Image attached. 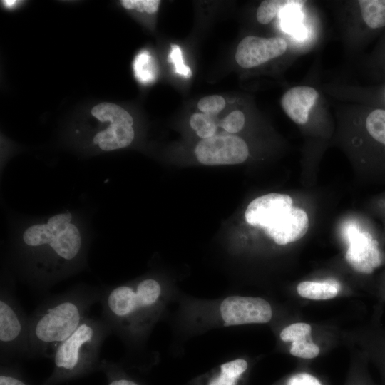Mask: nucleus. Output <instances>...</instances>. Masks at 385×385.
Instances as JSON below:
<instances>
[{
  "mask_svg": "<svg viewBox=\"0 0 385 385\" xmlns=\"http://www.w3.org/2000/svg\"><path fill=\"white\" fill-rule=\"evenodd\" d=\"M86 253L83 234L68 212L29 225L18 237L14 258L26 280L48 287L82 266Z\"/></svg>",
  "mask_w": 385,
  "mask_h": 385,
  "instance_id": "nucleus-1",
  "label": "nucleus"
},
{
  "mask_svg": "<svg viewBox=\"0 0 385 385\" xmlns=\"http://www.w3.org/2000/svg\"><path fill=\"white\" fill-rule=\"evenodd\" d=\"M101 291L78 287L42 302L29 317L28 357L53 359L58 347L88 316Z\"/></svg>",
  "mask_w": 385,
  "mask_h": 385,
  "instance_id": "nucleus-2",
  "label": "nucleus"
},
{
  "mask_svg": "<svg viewBox=\"0 0 385 385\" xmlns=\"http://www.w3.org/2000/svg\"><path fill=\"white\" fill-rule=\"evenodd\" d=\"M162 294L160 284L147 278L136 285H119L101 291L102 318L111 332L137 333L147 326L149 317L158 304Z\"/></svg>",
  "mask_w": 385,
  "mask_h": 385,
  "instance_id": "nucleus-3",
  "label": "nucleus"
},
{
  "mask_svg": "<svg viewBox=\"0 0 385 385\" xmlns=\"http://www.w3.org/2000/svg\"><path fill=\"white\" fill-rule=\"evenodd\" d=\"M111 333L102 317L88 316L56 349L53 371L42 385H57L99 369L101 348Z\"/></svg>",
  "mask_w": 385,
  "mask_h": 385,
  "instance_id": "nucleus-4",
  "label": "nucleus"
},
{
  "mask_svg": "<svg viewBox=\"0 0 385 385\" xmlns=\"http://www.w3.org/2000/svg\"><path fill=\"white\" fill-rule=\"evenodd\" d=\"M292 203L288 195L269 193L253 200L245 217L250 225L263 229L276 244L284 245L301 239L309 227L306 212Z\"/></svg>",
  "mask_w": 385,
  "mask_h": 385,
  "instance_id": "nucleus-5",
  "label": "nucleus"
},
{
  "mask_svg": "<svg viewBox=\"0 0 385 385\" xmlns=\"http://www.w3.org/2000/svg\"><path fill=\"white\" fill-rule=\"evenodd\" d=\"M0 346L4 356L29 354V317L4 289L0 294Z\"/></svg>",
  "mask_w": 385,
  "mask_h": 385,
  "instance_id": "nucleus-6",
  "label": "nucleus"
},
{
  "mask_svg": "<svg viewBox=\"0 0 385 385\" xmlns=\"http://www.w3.org/2000/svg\"><path fill=\"white\" fill-rule=\"evenodd\" d=\"M92 115L101 123H108L103 131L94 135L93 143L103 151H112L128 147L135 137L133 119L118 105L101 103L91 110Z\"/></svg>",
  "mask_w": 385,
  "mask_h": 385,
  "instance_id": "nucleus-7",
  "label": "nucleus"
},
{
  "mask_svg": "<svg viewBox=\"0 0 385 385\" xmlns=\"http://www.w3.org/2000/svg\"><path fill=\"white\" fill-rule=\"evenodd\" d=\"M364 160L376 167L385 166V109L369 104L354 111Z\"/></svg>",
  "mask_w": 385,
  "mask_h": 385,
  "instance_id": "nucleus-8",
  "label": "nucleus"
},
{
  "mask_svg": "<svg viewBox=\"0 0 385 385\" xmlns=\"http://www.w3.org/2000/svg\"><path fill=\"white\" fill-rule=\"evenodd\" d=\"M195 154L203 165H235L247 160L249 149L242 138L230 134H220L200 140L195 147Z\"/></svg>",
  "mask_w": 385,
  "mask_h": 385,
  "instance_id": "nucleus-9",
  "label": "nucleus"
},
{
  "mask_svg": "<svg viewBox=\"0 0 385 385\" xmlns=\"http://www.w3.org/2000/svg\"><path fill=\"white\" fill-rule=\"evenodd\" d=\"M220 313L225 326L267 323L272 317L269 302L260 297L230 296L220 305Z\"/></svg>",
  "mask_w": 385,
  "mask_h": 385,
  "instance_id": "nucleus-10",
  "label": "nucleus"
},
{
  "mask_svg": "<svg viewBox=\"0 0 385 385\" xmlns=\"http://www.w3.org/2000/svg\"><path fill=\"white\" fill-rule=\"evenodd\" d=\"M285 39L279 36H247L239 43L235 60L239 66L251 68L282 56L287 49Z\"/></svg>",
  "mask_w": 385,
  "mask_h": 385,
  "instance_id": "nucleus-11",
  "label": "nucleus"
},
{
  "mask_svg": "<svg viewBox=\"0 0 385 385\" xmlns=\"http://www.w3.org/2000/svg\"><path fill=\"white\" fill-rule=\"evenodd\" d=\"M346 235L349 242L346 261L357 272L372 273L381 264L377 240L369 232L361 231L355 225H349Z\"/></svg>",
  "mask_w": 385,
  "mask_h": 385,
  "instance_id": "nucleus-12",
  "label": "nucleus"
},
{
  "mask_svg": "<svg viewBox=\"0 0 385 385\" xmlns=\"http://www.w3.org/2000/svg\"><path fill=\"white\" fill-rule=\"evenodd\" d=\"M319 98L318 91L310 86H295L287 90L281 98L285 114L296 124L303 125Z\"/></svg>",
  "mask_w": 385,
  "mask_h": 385,
  "instance_id": "nucleus-13",
  "label": "nucleus"
},
{
  "mask_svg": "<svg viewBox=\"0 0 385 385\" xmlns=\"http://www.w3.org/2000/svg\"><path fill=\"white\" fill-rule=\"evenodd\" d=\"M357 6L362 26L369 33L385 29V0H359Z\"/></svg>",
  "mask_w": 385,
  "mask_h": 385,
  "instance_id": "nucleus-14",
  "label": "nucleus"
},
{
  "mask_svg": "<svg viewBox=\"0 0 385 385\" xmlns=\"http://www.w3.org/2000/svg\"><path fill=\"white\" fill-rule=\"evenodd\" d=\"M341 289L340 284L334 279L322 282L304 281L300 282L297 290L304 298L324 300L334 298Z\"/></svg>",
  "mask_w": 385,
  "mask_h": 385,
  "instance_id": "nucleus-15",
  "label": "nucleus"
},
{
  "mask_svg": "<svg viewBox=\"0 0 385 385\" xmlns=\"http://www.w3.org/2000/svg\"><path fill=\"white\" fill-rule=\"evenodd\" d=\"M247 366V362L242 359L226 362L221 366L220 374L212 379L208 385H236Z\"/></svg>",
  "mask_w": 385,
  "mask_h": 385,
  "instance_id": "nucleus-16",
  "label": "nucleus"
},
{
  "mask_svg": "<svg viewBox=\"0 0 385 385\" xmlns=\"http://www.w3.org/2000/svg\"><path fill=\"white\" fill-rule=\"evenodd\" d=\"M304 1L287 0H265L258 6L256 18L259 23L267 24L278 14L279 11L286 6H299L303 5Z\"/></svg>",
  "mask_w": 385,
  "mask_h": 385,
  "instance_id": "nucleus-17",
  "label": "nucleus"
},
{
  "mask_svg": "<svg viewBox=\"0 0 385 385\" xmlns=\"http://www.w3.org/2000/svg\"><path fill=\"white\" fill-rule=\"evenodd\" d=\"M190 125L197 135L206 139L216 135L218 124L215 117L203 113H195L190 118Z\"/></svg>",
  "mask_w": 385,
  "mask_h": 385,
  "instance_id": "nucleus-18",
  "label": "nucleus"
},
{
  "mask_svg": "<svg viewBox=\"0 0 385 385\" xmlns=\"http://www.w3.org/2000/svg\"><path fill=\"white\" fill-rule=\"evenodd\" d=\"M311 326L306 323L292 324L281 332L280 338L286 342H294L297 341L307 339L310 337Z\"/></svg>",
  "mask_w": 385,
  "mask_h": 385,
  "instance_id": "nucleus-19",
  "label": "nucleus"
},
{
  "mask_svg": "<svg viewBox=\"0 0 385 385\" xmlns=\"http://www.w3.org/2000/svg\"><path fill=\"white\" fill-rule=\"evenodd\" d=\"M99 369L106 374L108 381L107 385H139L134 381L120 375L116 366L112 362L101 360Z\"/></svg>",
  "mask_w": 385,
  "mask_h": 385,
  "instance_id": "nucleus-20",
  "label": "nucleus"
},
{
  "mask_svg": "<svg viewBox=\"0 0 385 385\" xmlns=\"http://www.w3.org/2000/svg\"><path fill=\"white\" fill-rule=\"evenodd\" d=\"M225 100L219 95H212L201 98L197 103L198 108L202 113L215 117L225 106Z\"/></svg>",
  "mask_w": 385,
  "mask_h": 385,
  "instance_id": "nucleus-21",
  "label": "nucleus"
},
{
  "mask_svg": "<svg viewBox=\"0 0 385 385\" xmlns=\"http://www.w3.org/2000/svg\"><path fill=\"white\" fill-rule=\"evenodd\" d=\"M319 353V346L312 342L311 339L294 342L290 348V354L303 359H313Z\"/></svg>",
  "mask_w": 385,
  "mask_h": 385,
  "instance_id": "nucleus-22",
  "label": "nucleus"
},
{
  "mask_svg": "<svg viewBox=\"0 0 385 385\" xmlns=\"http://www.w3.org/2000/svg\"><path fill=\"white\" fill-rule=\"evenodd\" d=\"M134 70L137 78L143 82L150 81L153 78L150 58L146 53H140L134 62Z\"/></svg>",
  "mask_w": 385,
  "mask_h": 385,
  "instance_id": "nucleus-23",
  "label": "nucleus"
},
{
  "mask_svg": "<svg viewBox=\"0 0 385 385\" xmlns=\"http://www.w3.org/2000/svg\"><path fill=\"white\" fill-rule=\"evenodd\" d=\"M245 121L244 113L239 110H235L223 118L219 125L229 133H236L243 128Z\"/></svg>",
  "mask_w": 385,
  "mask_h": 385,
  "instance_id": "nucleus-24",
  "label": "nucleus"
},
{
  "mask_svg": "<svg viewBox=\"0 0 385 385\" xmlns=\"http://www.w3.org/2000/svg\"><path fill=\"white\" fill-rule=\"evenodd\" d=\"M121 5L126 9H135L140 12L148 14L155 13L159 8V0H123Z\"/></svg>",
  "mask_w": 385,
  "mask_h": 385,
  "instance_id": "nucleus-25",
  "label": "nucleus"
},
{
  "mask_svg": "<svg viewBox=\"0 0 385 385\" xmlns=\"http://www.w3.org/2000/svg\"><path fill=\"white\" fill-rule=\"evenodd\" d=\"M170 61L173 62L175 67V71L187 78L192 74L189 67L183 63L182 53L180 47L175 44L171 45V51L169 55Z\"/></svg>",
  "mask_w": 385,
  "mask_h": 385,
  "instance_id": "nucleus-26",
  "label": "nucleus"
},
{
  "mask_svg": "<svg viewBox=\"0 0 385 385\" xmlns=\"http://www.w3.org/2000/svg\"><path fill=\"white\" fill-rule=\"evenodd\" d=\"M287 385H322L320 381L312 375L307 373H299L292 376L288 381Z\"/></svg>",
  "mask_w": 385,
  "mask_h": 385,
  "instance_id": "nucleus-27",
  "label": "nucleus"
},
{
  "mask_svg": "<svg viewBox=\"0 0 385 385\" xmlns=\"http://www.w3.org/2000/svg\"><path fill=\"white\" fill-rule=\"evenodd\" d=\"M366 104L378 106L385 109V84L372 91L366 100Z\"/></svg>",
  "mask_w": 385,
  "mask_h": 385,
  "instance_id": "nucleus-28",
  "label": "nucleus"
},
{
  "mask_svg": "<svg viewBox=\"0 0 385 385\" xmlns=\"http://www.w3.org/2000/svg\"><path fill=\"white\" fill-rule=\"evenodd\" d=\"M0 385H28L19 376L9 372L1 371Z\"/></svg>",
  "mask_w": 385,
  "mask_h": 385,
  "instance_id": "nucleus-29",
  "label": "nucleus"
},
{
  "mask_svg": "<svg viewBox=\"0 0 385 385\" xmlns=\"http://www.w3.org/2000/svg\"><path fill=\"white\" fill-rule=\"evenodd\" d=\"M376 65L380 71L385 73V37L376 53Z\"/></svg>",
  "mask_w": 385,
  "mask_h": 385,
  "instance_id": "nucleus-30",
  "label": "nucleus"
},
{
  "mask_svg": "<svg viewBox=\"0 0 385 385\" xmlns=\"http://www.w3.org/2000/svg\"><path fill=\"white\" fill-rule=\"evenodd\" d=\"M2 4L8 9L14 8L19 1L16 0L1 1Z\"/></svg>",
  "mask_w": 385,
  "mask_h": 385,
  "instance_id": "nucleus-31",
  "label": "nucleus"
},
{
  "mask_svg": "<svg viewBox=\"0 0 385 385\" xmlns=\"http://www.w3.org/2000/svg\"><path fill=\"white\" fill-rule=\"evenodd\" d=\"M384 212H385V200L383 202H381Z\"/></svg>",
  "mask_w": 385,
  "mask_h": 385,
  "instance_id": "nucleus-32",
  "label": "nucleus"
}]
</instances>
